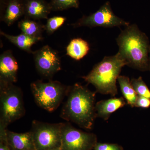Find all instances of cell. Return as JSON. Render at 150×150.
I'll return each mask as SVG.
<instances>
[{"label":"cell","instance_id":"obj_19","mask_svg":"<svg viewBox=\"0 0 150 150\" xmlns=\"http://www.w3.org/2000/svg\"><path fill=\"white\" fill-rule=\"evenodd\" d=\"M50 3L52 11H61L68 9L78 8L79 0H51Z\"/></svg>","mask_w":150,"mask_h":150},{"label":"cell","instance_id":"obj_9","mask_svg":"<svg viewBox=\"0 0 150 150\" xmlns=\"http://www.w3.org/2000/svg\"><path fill=\"white\" fill-rule=\"evenodd\" d=\"M36 69L45 77H51L61 70V59L58 52L48 45L33 52Z\"/></svg>","mask_w":150,"mask_h":150},{"label":"cell","instance_id":"obj_28","mask_svg":"<svg viewBox=\"0 0 150 150\" xmlns=\"http://www.w3.org/2000/svg\"></svg>","mask_w":150,"mask_h":150},{"label":"cell","instance_id":"obj_12","mask_svg":"<svg viewBox=\"0 0 150 150\" xmlns=\"http://www.w3.org/2000/svg\"><path fill=\"white\" fill-rule=\"evenodd\" d=\"M24 16L33 20L48 19L51 9L45 0H24Z\"/></svg>","mask_w":150,"mask_h":150},{"label":"cell","instance_id":"obj_18","mask_svg":"<svg viewBox=\"0 0 150 150\" xmlns=\"http://www.w3.org/2000/svg\"><path fill=\"white\" fill-rule=\"evenodd\" d=\"M118 82L123 97L127 103L131 107H136L139 96L133 88L129 78L126 76L120 75L118 78Z\"/></svg>","mask_w":150,"mask_h":150},{"label":"cell","instance_id":"obj_16","mask_svg":"<svg viewBox=\"0 0 150 150\" xmlns=\"http://www.w3.org/2000/svg\"><path fill=\"white\" fill-rule=\"evenodd\" d=\"M89 50V45L86 40L81 38H74L67 46V55L79 61L86 56Z\"/></svg>","mask_w":150,"mask_h":150},{"label":"cell","instance_id":"obj_4","mask_svg":"<svg viewBox=\"0 0 150 150\" xmlns=\"http://www.w3.org/2000/svg\"><path fill=\"white\" fill-rule=\"evenodd\" d=\"M0 125L9 124L25 113L21 90L13 83L0 82Z\"/></svg>","mask_w":150,"mask_h":150},{"label":"cell","instance_id":"obj_14","mask_svg":"<svg viewBox=\"0 0 150 150\" xmlns=\"http://www.w3.org/2000/svg\"><path fill=\"white\" fill-rule=\"evenodd\" d=\"M124 98H113L96 103L95 109L97 117L107 121L112 113L126 105Z\"/></svg>","mask_w":150,"mask_h":150},{"label":"cell","instance_id":"obj_8","mask_svg":"<svg viewBox=\"0 0 150 150\" xmlns=\"http://www.w3.org/2000/svg\"><path fill=\"white\" fill-rule=\"evenodd\" d=\"M95 134L74 128L69 123H63L61 150H91L96 144Z\"/></svg>","mask_w":150,"mask_h":150},{"label":"cell","instance_id":"obj_17","mask_svg":"<svg viewBox=\"0 0 150 150\" xmlns=\"http://www.w3.org/2000/svg\"><path fill=\"white\" fill-rule=\"evenodd\" d=\"M18 27L22 33L30 37L42 39L45 25L33 20L24 18L18 22Z\"/></svg>","mask_w":150,"mask_h":150},{"label":"cell","instance_id":"obj_24","mask_svg":"<svg viewBox=\"0 0 150 150\" xmlns=\"http://www.w3.org/2000/svg\"><path fill=\"white\" fill-rule=\"evenodd\" d=\"M136 107L143 108H149L150 107V99L139 96L136 103Z\"/></svg>","mask_w":150,"mask_h":150},{"label":"cell","instance_id":"obj_13","mask_svg":"<svg viewBox=\"0 0 150 150\" xmlns=\"http://www.w3.org/2000/svg\"><path fill=\"white\" fill-rule=\"evenodd\" d=\"M6 139L11 150H35L31 132L17 133L6 130Z\"/></svg>","mask_w":150,"mask_h":150},{"label":"cell","instance_id":"obj_7","mask_svg":"<svg viewBox=\"0 0 150 150\" xmlns=\"http://www.w3.org/2000/svg\"><path fill=\"white\" fill-rule=\"evenodd\" d=\"M129 22L115 15L111 8L110 3L107 2L96 12L88 16H83L77 21L71 24L73 27H100L109 28L124 27L130 25Z\"/></svg>","mask_w":150,"mask_h":150},{"label":"cell","instance_id":"obj_25","mask_svg":"<svg viewBox=\"0 0 150 150\" xmlns=\"http://www.w3.org/2000/svg\"><path fill=\"white\" fill-rule=\"evenodd\" d=\"M149 64H150V46L149 50Z\"/></svg>","mask_w":150,"mask_h":150},{"label":"cell","instance_id":"obj_1","mask_svg":"<svg viewBox=\"0 0 150 150\" xmlns=\"http://www.w3.org/2000/svg\"><path fill=\"white\" fill-rule=\"evenodd\" d=\"M116 41L117 53L126 62V66L141 71H150L149 40L137 24L125 27Z\"/></svg>","mask_w":150,"mask_h":150},{"label":"cell","instance_id":"obj_27","mask_svg":"<svg viewBox=\"0 0 150 150\" xmlns=\"http://www.w3.org/2000/svg\"></svg>","mask_w":150,"mask_h":150},{"label":"cell","instance_id":"obj_15","mask_svg":"<svg viewBox=\"0 0 150 150\" xmlns=\"http://www.w3.org/2000/svg\"><path fill=\"white\" fill-rule=\"evenodd\" d=\"M1 34L5 37L12 43L23 51L28 53H33L31 47L33 45L42 39L30 37L21 33L18 35H9L1 31Z\"/></svg>","mask_w":150,"mask_h":150},{"label":"cell","instance_id":"obj_22","mask_svg":"<svg viewBox=\"0 0 150 150\" xmlns=\"http://www.w3.org/2000/svg\"><path fill=\"white\" fill-rule=\"evenodd\" d=\"M94 148L95 150H122L119 145L106 143H96Z\"/></svg>","mask_w":150,"mask_h":150},{"label":"cell","instance_id":"obj_2","mask_svg":"<svg viewBox=\"0 0 150 150\" xmlns=\"http://www.w3.org/2000/svg\"><path fill=\"white\" fill-rule=\"evenodd\" d=\"M96 92L80 84L69 87L68 96L61 116L83 128L91 129L96 118L95 109Z\"/></svg>","mask_w":150,"mask_h":150},{"label":"cell","instance_id":"obj_3","mask_svg":"<svg viewBox=\"0 0 150 150\" xmlns=\"http://www.w3.org/2000/svg\"><path fill=\"white\" fill-rule=\"evenodd\" d=\"M125 66L126 62L118 53L113 56H105L88 74L82 78L93 85L97 92L114 97L118 93L117 81Z\"/></svg>","mask_w":150,"mask_h":150},{"label":"cell","instance_id":"obj_11","mask_svg":"<svg viewBox=\"0 0 150 150\" xmlns=\"http://www.w3.org/2000/svg\"><path fill=\"white\" fill-rule=\"evenodd\" d=\"M1 21L11 26L24 16V0H2Z\"/></svg>","mask_w":150,"mask_h":150},{"label":"cell","instance_id":"obj_6","mask_svg":"<svg viewBox=\"0 0 150 150\" xmlns=\"http://www.w3.org/2000/svg\"><path fill=\"white\" fill-rule=\"evenodd\" d=\"M63 123H48L33 121L30 131L35 150H52L60 148Z\"/></svg>","mask_w":150,"mask_h":150},{"label":"cell","instance_id":"obj_26","mask_svg":"<svg viewBox=\"0 0 150 150\" xmlns=\"http://www.w3.org/2000/svg\"><path fill=\"white\" fill-rule=\"evenodd\" d=\"M52 150H60V148H59V149H55Z\"/></svg>","mask_w":150,"mask_h":150},{"label":"cell","instance_id":"obj_20","mask_svg":"<svg viewBox=\"0 0 150 150\" xmlns=\"http://www.w3.org/2000/svg\"><path fill=\"white\" fill-rule=\"evenodd\" d=\"M131 81L133 88L138 96L150 99V90L142 77H139L137 79L133 78Z\"/></svg>","mask_w":150,"mask_h":150},{"label":"cell","instance_id":"obj_23","mask_svg":"<svg viewBox=\"0 0 150 150\" xmlns=\"http://www.w3.org/2000/svg\"><path fill=\"white\" fill-rule=\"evenodd\" d=\"M6 130H0V150H11L8 144Z\"/></svg>","mask_w":150,"mask_h":150},{"label":"cell","instance_id":"obj_21","mask_svg":"<svg viewBox=\"0 0 150 150\" xmlns=\"http://www.w3.org/2000/svg\"><path fill=\"white\" fill-rule=\"evenodd\" d=\"M64 17L56 16L48 18L45 25V30L48 34H52L60 28L66 21Z\"/></svg>","mask_w":150,"mask_h":150},{"label":"cell","instance_id":"obj_5","mask_svg":"<svg viewBox=\"0 0 150 150\" xmlns=\"http://www.w3.org/2000/svg\"><path fill=\"white\" fill-rule=\"evenodd\" d=\"M30 87L38 105L49 112L59 107L69 88L58 81H37L31 83Z\"/></svg>","mask_w":150,"mask_h":150},{"label":"cell","instance_id":"obj_10","mask_svg":"<svg viewBox=\"0 0 150 150\" xmlns=\"http://www.w3.org/2000/svg\"><path fill=\"white\" fill-rule=\"evenodd\" d=\"M18 65L11 50L0 56V82L13 83L17 81Z\"/></svg>","mask_w":150,"mask_h":150}]
</instances>
